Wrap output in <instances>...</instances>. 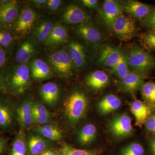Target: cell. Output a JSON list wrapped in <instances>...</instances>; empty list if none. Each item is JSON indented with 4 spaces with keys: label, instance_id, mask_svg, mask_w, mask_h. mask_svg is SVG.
Segmentation results:
<instances>
[{
    "label": "cell",
    "instance_id": "obj_1",
    "mask_svg": "<svg viewBox=\"0 0 155 155\" xmlns=\"http://www.w3.org/2000/svg\"><path fill=\"white\" fill-rule=\"evenodd\" d=\"M130 71L145 75L155 67V58L137 45L132 46L126 55Z\"/></svg>",
    "mask_w": 155,
    "mask_h": 155
},
{
    "label": "cell",
    "instance_id": "obj_2",
    "mask_svg": "<svg viewBox=\"0 0 155 155\" xmlns=\"http://www.w3.org/2000/svg\"><path fill=\"white\" fill-rule=\"evenodd\" d=\"M66 117L72 124H75L84 116L87 107L85 95L79 91L72 92L64 104Z\"/></svg>",
    "mask_w": 155,
    "mask_h": 155
},
{
    "label": "cell",
    "instance_id": "obj_3",
    "mask_svg": "<svg viewBox=\"0 0 155 155\" xmlns=\"http://www.w3.org/2000/svg\"><path fill=\"white\" fill-rule=\"evenodd\" d=\"M110 29L115 35L122 41L130 40L137 33L135 19L123 13L116 18Z\"/></svg>",
    "mask_w": 155,
    "mask_h": 155
},
{
    "label": "cell",
    "instance_id": "obj_4",
    "mask_svg": "<svg viewBox=\"0 0 155 155\" xmlns=\"http://www.w3.org/2000/svg\"><path fill=\"white\" fill-rule=\"evenodd\" d=\"M9 85L13 91L21 94L28 87L29 83V69L25 64H20L14 68L8 78Z\"/></svg>",
    "mask_w": 155,
    "mask_h": 155
},
{
    "label": "cell",
    "instance_id": "obj_5",
    "mask_svg": "<svg viewBox=\"0 0 155 155\" xmlns=\"http://www.w3.org/2000/svg\"><path fill=\"white\" fill-rule=\"evenodd\" d=\"M53 69L59 75L68 77L72 75L73 64L69 53L65 50L53 53L48 58Z\"/></svg>",
    "mask_w": 155,
    "mask_h": 155
},
{
    "label": "cell",
    "instance_id": "obj_6",
    "mask_svg": "<svg viewBox=\"0 0 155 155\" xmlns=\"http://www.w3.org/2000/svg\"><path fill=\"white\" fill-rule=\"evenodd\" d=\"M109 127L112 134L118 138H124L133 133L131 119L126 114L114 116L110 121Z\"/></svg>",
    "mask_w": 155,
    "mask_h": 155
},
{
    "label": "cell",
    "instance_id": "obj_7",
    "mask_svg": "<svg viewBox=\"0 0 155 155\" xmlns=\"http://www.w3.org/2000/svg\"><path fill=\"white\" fill-rule=\"evenodd\" d=\"M36 18V12L33 9L27 7L23 9L15 24V31L23 36L27 35L33 28Z\"/></svg>",
    "mask_w": 155,
    "mask_h": 155
},
{
    "label": "cell",
    "instance_id": "obj_8",
    "mask_svg": "<svg viewBox=\"0 0 155 155\" xmlns=\"http://www.w3.org/2000/svg\"><path fill=\"white\" fill-rule=\"evenodd\" d=\"M122 13V4L114 0H106L103 3L101 14L104 22L111 28L116 18Z\"/></svg>",
    "mask_w": 155,
    "mask_h": 155
},
{
    "label": "cell",
    "instance_id": "obj_9",
    "mask_svg": "<svg viewBox=\"0 0 155 155\" xmlns=\"http://www.w3.org/2000/svg\"><path fill=\"white\" fill-rule=\"evenodd\" d=\"M122 11L133 18L142 20L148 16L153 8L149 5L136 1H127L122 4Z\"/></svg>",
    "mask_w": 155,
    "mask_h": 155
},
{
    "label": "cell",
    "instance_id": "obj_10",
    "mask_svg": "<svg viewBox=\"0 0 155 155\" xmlns=\"http://www.w3.org/2000/svg\"><path fill=\"white\" fill-rule=\"evenodd\" d=\"M62 19L67 24H81L89 22L90 17L80 7L76 5H71L66 8Z\"/></svg>",
    "mask_w": 155,
    "mask_h": 155
},
{
    "label": "cell",
    "instance_id": "obj_11",
    "mask_svg": "<svg viewBox=\"0 0 155 155\" xmlns=\"http://www.w3.org/2000/svg\"><path fill=\"white\" fill-rule=\"evenodd\" d=\"M75 32L88 43L97 45L102 38L101 33L96 26L86 22L79 24L75 28Z\"/></svg>",
    "mask_w": 155,
    "mask_h": 155
},
{
    "label": "cell",
    "instance_id": "obj_12",
    "mask_svg": "<svg viewBox=\"0 0 155 155\" xmlns=\"http://www.w3.org/2000/svg\"><path fill=\"white\" fill-rule=\"evenodd\" d=\"M122 52L117 47L106 46L101 51L99 63L113 69L119 62Z\"/></svg>",
    "mask_w": 155,
    "mask_h": 155
},
{
    "label": "cell",
    "instance_id": "obj_13",
    "mask_svg": "<svg viewBox=\"0 0 155 155\" xmlns=\"http://www.w3.org/2000/svg\"><path fill=\"white\" fill-rule=\"evenodd\" d=\"M130 110L134 116L136 124L138 126H142L152 114L151 109L144 102L135 100L130 103Z\"/></svg>",
    "mask_w": 155,
    "mask_h": 155
},
{
    "label": "cell",
    "instance_id": "obj_14",
    "mask_svg": "<svg viewBox=\"0 0 155 155\" xmlns=\"http://www.w3.org/2000/svg\"><path fill=\"white\" fill-rule=\"evenodd\" d=\"M144 75L130 71L125 77L120 80V88L126 92L134 93L140 88L144 82Z\"/></svg>",
    "mask_w": 155,
    "mask_h": 155
},
{
    "label": "cell",
    "instance_id": "obj_15",
    "mask_svg": "<svg viewBox=\"0 0 155 155\" xmlns=\"http://www.w3.org/2000/svg\"><path fill=\"white\" fill-rule=\"evenodd\" d=\"M31 76L35 80H41L49 77L51 74L50 67L45 62L40 59H34L30 65Z\"/></svg>",
    "mask_w": 155,
    "mask_h": 155
},
{
    "label": "cell",
    "instance_id": "obj_16",
    "mask_svg": "<svg viewBox=\"0 0 155 155\" xmlns=\"http://www.w3.org/2000/svg\"><path fill=\"white\" fill-rule=\"evenodd\" d=\"M69 54L72 59L73 66L77 69L84 67L85 64L84 48L77 41H71L69 45Z\"/></svg>",
    "mask_w": 155,
    "mask_h": 155
},
{
    "label": "cell",
    "instance_id": "obj_17",
    "mask_svg": "<svg viewBox=\"0 0 155 155\" xmlns=\"http://www.w3.org/2000/svg\"><path fill=\"white\" fill-rule=\"evenodd\" d=\"M122 102L118 97L114 94H109L99 102L97 109L101 114L107 115L118 110Z\"/></svg>",
    "mask_w": 155,
    "mask_h": 155
},
{
    "label": "cell",
    "instance_id": "obj_18",
    "mask_svg": "<svg viewBox=\"0 0 155 155\" xmlns=\"http://www.w3.org/2000/svg\"><path fill=\"white\" fill-rule=\"evenodd\" d=\"M109 76L104 71L97 70L90 74L86 78L87 85L92 89L98 90L108 84Z\"/></svg>",
    "mask_w": 155,
    "mask_h": 155
},
{
    "label": "cell",
    "instance_id": "obj_19",
    "mask_svg": "<svg viewBox=\"0 0 155 155\" xmlns=\"http://www.w3.org/2000/svg\"><path fill=\"white\" fill-rule=\"evenodd\" d=\"M68 38L67 28L64 25L57 23L54 25L51 32L45 42L47 45L53 46L66 42Z\"/></svg>",
    "mask_w": 155,
    "mask_h": 155
},
{
    "label": "cell",
    "instance_id": "obj_20",
    "mask_svg": "<svg viewBox=\"0 0 155 155\" xmlns=\"http://www.w3.org/2000/svg\"><path fill=\"white\" fill-rule=\"evenodd\" d=\"M32 104L30 101L27 100L22 102L17 108V119L22 126H28L34 122L31 111Z\"/></svg>",
    "mask_w": 155,
    "mask_h": 155
},
{
    "label": "cell",
    "instance_id": "obj_21",
    "mask_svg": "<svg viewBox=\"0 0 155 155\" xmlns=\"http://www.w3.org/2000/svg\"><path fill=\"white\" fill-rule=\"evenodd\" d=\"M36 48L33 42L25 41L22 43L17 51L16 60L17 63L24 64L28 62L35 54Z\"/></svg>",
    "mask_w": 155,
    "mask_h": 155
},
{
    "label": "cell",
    "instance_id": "obj_22",
    "mask_svg": "<svg viewBox=\"0 0 155 155\" xmlns=\"http://www.w3.org/2000/svg\"><path fill=\"white\" fill-rule=\"evenodd\" d=\"M17 2H7L0 7V19L4 23L13 22L18 16L19 9Z\"/></svg>",
    "mask_w": 155,
    "mask_h": 155
},
{
    "label": "cell",
    "instance_id": "obj_23",
    "mask_svg": "<svg viewBox=\"0 0 155 155\" xmlns=\"http://www.w3.org/2000/svg\"><path fill=\"white\" fill-rule=\"evenodd\" d=\"M41 93L45 102L51 105H54L59 97V87L55 83L48 82L42 86Z\"/></svg>",
    "mask_w": 155,
    "mask_h": 155
},
{
    "label": "cell",
    "instance_id": "obj_24",
    "mask_svg": "<svg viewBox=\"0 0 155 155\" xmlns=\"http://www.w3.org/2000/svg\"><path fill=\"white\" fill-rule=\"evenodd\" d=\"M140 90L144 102L152 109H155V82H143Z\"/></svg>",
    "mask_w": 155,
    "mask_h": 155
},
{
    "label": "cell",
    "instance_id": "obj_25",
    "mask_svg": "<svg viewBox=\"0 0 155 155\" xmlns=\"http://www.w3.org/2000/svg\"><path fill=\"white\" fill-rule=\"evenodd\" d=\"M97 128L94 125L89 124L81 128L78 136L79 143L83 145L91 143L96 135Z\"/></svg>",
    "mask_w": 155,
    "mask_h": 155
},
{
    "label": "cell",
    "instance_id": "obj_26",
    "mask_svg": "<svg viewBox=\"0 0 155 155\" xmlns=\"http://www.w3.org/2000/svg\"><path fill=\"white\" fill-rule=\"evenodd\" d=\"M28 150L31 155H40L46 151L47 143L39 136L33 135L29 138Z\"/></svg>",
    "mask_w": 155,
    "mask_h": 155
},
{
    "label": "cell",
    "instance_id": "obj_27",
    "mask_svg": "<svg viewBox=\"0 0 155 155\" xmlns=\"http://www.w3.org/2000/svg\"><path fill=\"white\" fill-rule=\"evenodd\" d=\"M35 130L45 138L54 141L60 140L63 136L61 130L52 125H43L37 127Z\"/></svg>",
    "mask_w": 155,
    "mask_h": 155
},
{
    "label": "cell",
    "instance_id": "obj_28",
    "mask_svg": "<svg viewBox=\"0 0 155 155\" xmlns=\"http://www.w3.org/2000/svg\"><path fill=\"white\" fill-rule=\"evenodd\" d=\"M139 40L143 49L155 51V28L148 30L139 35Z\"/></svg>",
    "mask_w": 155,
    "mask_h": 155
},
{
    "label": "cell",
    "instance_id": "obj_29",
    "mask_svg": "<svg viewBox=\"0 0 155 155\" xmlns=\"http://www.w3.org/2000/svg\"><path fill=\"white\" fill-rule=\"evenodd\" d=\"M54 25L49 20H45L41 23L35 29V37L39 41H45L51 32Z\"/></svg>",
    "mask_w": 155,
    "mask_h": 155
},
{
    "label": "cell",
    "instance_id": "obj_30",
    "mask_svg": "<svg viewBox=\"0 0 155 155\" xmlns=\"http://www.w3.org/2000/svg\"><path fill=\"white\" fill-rule=\"evenodd\" d=\"M114 75L119 80H122L129 73L130 70L127 64L126 55L122 52L121 57L115 67L112 69Z\"/></svg>",
    "mask_w": 155,
    "mask_h": 155
},
{
    "label": "cell",
    "instance_id": "obj_31",
    "mask_svg": "<svg viewBox=\"0 0 155 155\" xmlns=\"http://www.w3.org/2000/svg\"><path fill=\"white\" fill-rule=\"evenodd\" d=\"M13 114L11 108L5 103L0 102V127L6 128L12 123Z\"/></svg>",
    "mask_w": 155,
    "mask_h": 155
},
{
    "label": "cell",
    "instance_id": "obj_32",
    "mask_svg": "<svg viewBox=\"0 0 155 155\" xmlns=\"http://www.w3.org/2000/svg\"><path fill=\"white\" fill-rule=\"evenodd\" d=\"M100 153V151L98 150L78 149L65 145L59 150L58 155H98Z\"/></svg>",
    "mask_w": 155,
    "mask_h": 155
},
{
    "label": "cell",
    "instance_id": "obj_33",
    "mask_svg": "<svg viewBox=\"0 0 155 155\" xmlns=\"http://www.w3.org/2000/svg\"><path fill=\"white\" fill-rule=\"evenodd\" d=\"M10 155H27L25 140L21 134L17 135L14 140Z\"/></svg>",
    "mask_w": 155,
    "mask_h": 155
},
{
    "label": "cell",
    "instance_id": "obj_34",
    "mask_svg": "<svg viewBox=\"0 0 155 155\" xmlns=\"http://www.w3.org/2000/svg\"><path fill=\"white\" fill-rule=\"evenodd\" d=\"M144 150L140 143H133L128 145L122 150L121 155H143Z\"/></svg>",
    "mask_w": 155,
    "mask_h": 155
},
{
    "label": "cell",
    "instance_id": "obj_35",
    "mask_svg": "<svg viewBox=\"0 0 155 155\" xmlns=\"http://www.w3.org/2000/svg\"><path fill=\"white\" fill-rule=\"evenodd\" d=\"M32 115H40L50 117V113L47 108L42 104L34 103L31 106Z\"/></svg>",
    "mask_w": 155,
    "mask_h": 155
},
{
    "label": "cell",
    "instance_id": "obj_36",
    "mask_svg": "<svg viewBox=\"0 0 155 155\" xmlns=\"http://www.w3.org/2000/svg\"><path fill=\"white\" fill-rule=\"evenodd\" d=\"M141 21L145 27L149 28H155V8H153L148 16Z\"/></svg>",
    "mask_w": 155,
    "mask_h": 155
},
{
    "label": "cell",
    "instance_id": "obj_37",
    "mask_svg": "<svg viewBox=\"0 0 155 155\" xmlns=\"http://www.w3.org/2000/svg\"><path fill=\"white\" fill-rule=\"evenodd\" d=\"M145 124L147 130L155 135V113L150 114Z\"/></svg>",
    "mask_w": 155,
    "mask_h": 155
},
{
    "label": "cell",
    "instance_id": "obj_38",
    "mask_svg": "<svg viewBox=\"0 0 155 155\" xmlns=\"http://www.w3.org/2000/svg\"><path fill=\"white\" fill-rule=\"evenodd\" d=\"M12 40L11 35L8 32H0V45L7 46L10 44Z\"/></svg>",
    "mask_w": 155,
    "mask_h": 155
},
{
    "label": "cell",
    "instance_id": "obj_39",
    "mask_svg": "<svg viewBox=\"0 0 155 155\" xmlns=\"http://www.w3.org/2000/svg\"><path fill=\"white\" fill-rule=\"evenodd\" d=\"M61 2L60 0H49L47 2V5L50 10L55 11L61 6Z\"/></svg>",
    "mask_w": 155,
    "mask_h": 155
},
{
    "label": "cell",
    "instance_id": "obj_40",
    "mask_svg": "<svg viewBox=\"0 0 155 155\" xmlns=\"http://www.w3.org/2000/svg\"><path fill=\"white\" fill-rule=\"evenodd\" d=\"M33 115L34 121L35 122L39 124H46L49 121L50 117L40 115Z\"/></svg>",
    "mask_w": 155,
    "mask_h": 155
},
{
    "label": "cell",
    "instance_id": "obj_41",
    "mask_svg": "<svg viewBox=\"0 0 155 155\" xmlns=\"http://www.w3.org/2000/svg\"><path fill=\"white\" fill-rule=\"evenodd\" d=\"M81 2L84 5L89 8H94L97 7L98 1L97 0H82Z\"/></svg>",
    "mask_w": 155,
    "mask_h": 155
},
{
    "label": "cell",
    "instance_id": "obj_42",
    "mask_svg": "<svg viewBox=\"0 0 155 155\" xmlns=\"http://www.w3.org/2000/svg\"><path fill=\"white\" fill-rule=\"evenodd\" d=\"M5 52L2 48H0V67H2L5 64Z\"/></svg>",
    "mask_w": 155,
    "mask_h": 155
},
{
    "label": "cell",
    "instance_id": "obj_43",
    "mask_svg": "<svg viewBox=\"0 0 155 155\" xmlns=\"http://www.w3.org/2000/svg\"><path fill=\"white\" fill-rule=\"evenodd\" d=\"M6 145L7 143L5 140L0 138V155L3 154L5 150Z\"/></svg>",
    "mask_w": 155,
    "mask_h": 155
},
{
    "label": "cell",
    "instance_id": "obj_44",
    "mask_svg": "<svg viewBox=\"0 0 155 155\" xmlns=\"http://www.w3.org/2000/svg\"><path fill=\"white\" fill-rule=\"evenodd\" d=\"M47 1L46 0H33V1H31V3H33L37 7H40L42 5L46 3Z\"/></svg>",
    "mask_w": 155,
    "mask_h": 155
},
{
    "label": "cell",
    "instance_id": "obj_45",
    "mask_svg": "<svg viewBox=\"0 0 155 155\" xmlns=\"http://www.w3.org/2000/svg\"><path fill=\"white\" fill-rule=\"evenodd\" d=\"M150 147L153 155H155V138L151 142Z\"/></svg>",
    "mask_w": 155,
    "mask_h": 155
},
{
    "label": "cell",
    "instance_id": "obj_46",
    "mask_svg": "<svg viewBox=\"0 0 155 155\" xmlns=\"http://www.w3.org/2000/svg\"><path fill=\"white\" fill-rule=\"evenodd\" d=\"M40 155H56L55 153L51 150H46Z\"/></svg>",
    "mask_w": 155,
    "mask_h": 155
}]
</instances>
